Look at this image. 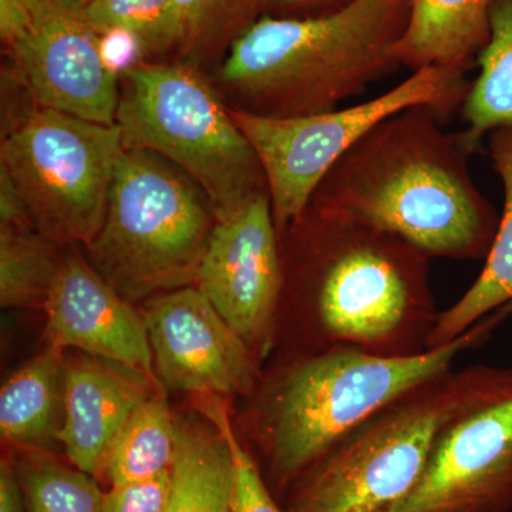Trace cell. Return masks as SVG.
<instances>
[{"label": "cell", "instance_id": "cell-1", "mask_svg": "<svg viewBox=\"0 0 512 512\" xmlns=\"http://www.w3.org/2000/svg\"><path fill=\"white\" fill-rule=\"evenodd\" d=\"M279 237L288 244H281L279 308H295L305 343L299 355L339 346L387 357L429 350L440 313L429 255L313 204Z\"/></svg>", "mask_w": 512, "mask_h": 512}, {"label": "cell", "instance_id": "cell-2", "mask_svg": "<svg viewBox=\"0 0 512 512\" xmlns=\"http://www.w3.org/2000/svg\"><path fill=\"white\" fill-rule=\"evenodd\" d=\"M444 121L423 106L380 121L333 165L311 204L396 235L430 258H487L501 215Z\"/></svg>", "mask_w": 512, "mask_h": 512}, {"label": "cell", "instance_id": "cell-3", "mask_svg": "<svg viewBox=\"0 0 512 512\" xmlns=\"http://www.w3.org/2000/svg\"><path fill=\"white\" fill-rule=\"evenodd\" d=\"M512 313V302L463 335L421 355L387 357L332 348L293 355L271 375L262 373L252 399L251 439L276 500L350 431L417 384L443 375L484 345Z\"/></svg>", "mask_w": 512, "mask_h": 512}, {"label": "cell", "instance_id": "cell-4", "mask_svg": "<svg viewBox=\"0 0 512 512\" xmlns=\"http://www.w3.org/2000/svg\"><path fill=\"white\" fill-rule=\"evenodd\" d=\"M409 12L410 0H352L322 15L262 16L229 47L218 89L256 116L336 110L400 66Z\"/></svg>", "mask_w": 512, "mask_h": 512}, {"label": "cell", "instance_id": "cell-5", "mask_svg": "<svg viewBox=\"0 0 512 512\" xmlns=\"http://www.w3.org/2000/svg\"><path fill=\"white\" fill-rule=\"evenodd\" d=\"M512 394V369L474 365L417 384L350 431L284 497V512H387L448 427Z\"/></svg>", "mask_w": 512, "mask_h": 512}, {"label": "cell", "instance_id": "cell-6", "mask_svg": "<svg viewBox=\"0 0 512 512\" xmlns=\"http://www.w3.org/2000/svg\"><path fill=\"white\" fill-rule=\"evenodd\" d=\"M200 185L165 158L126 150L87 261L127 301L195 286L215 227Z\"/></svg>", "mask_w": 512, "mask_h": 512}, {"label": "cell", "instance_id": "cell-7", "mask_svg": "<svg viewBox=\"0 0 512 512\" xmlns=\"http://www.w3.org/2000/svg\"><path fill=\"white\" fill-rule=\"evenodd\" d=\"M119 76L116 124L124 148L151 151L184 171L207 195L217 220L268 190L231 107L200 70L138 62Z\"/></svg>", "mask_w": 512, "mask_h": 512}, {"label": "cell", "instance_id": "cell-8", "mask_svg": "<svg viewBox=\"0 0 512 512\" xmlns=\"http://www.w3.org/2000/svg\"><path fill=\"white\" fill-rule=\"evenodd\" d=\"M124 151L117 124L35 106L3 136L0 171L40 234L62 248L87 245L106 218Z\"/></svg>", "mask_w": 512, "mask_h": 512}, {"label": "cell", "instance_id": "cell-9", "mask_svg": "<svg viewBox=\"0 0 512 512\" xmlns=\"http://www.w3.org/2000/svg\"><path fill=\"white\" fill-rule=\"evenodd\" d=\"M466 73L424 67L365 103L301 117H264L231 109L264 170L279 235L311 204L333 165L387 117L430 107L447 120L466 100Z\"/></svg>", "mask_w": 512, "mask_h": 512}, {"label": "cell", "instance_id": "cell-10", "mask_svg": "<svg viewBox=\"0 0 512 512\" xmlns=\"http://www.w3.org/2000/svg\"><path fill=\"white\" fill-rule=\"evenodd\" d=\"M282 282L271 197L259 191L215 222L195 286L264 362L275 346Z\"/></svg>", "mask_w": 512, "mask_h": 512}, {"label": "cell", "instance_id": "cell-11", "mask_svg": "<svg viewBox=\"0 0 512 512\" xmlns=\"http://www.w3.org/2000/svg\"><path fill=\"white\" fill-rule=\"evenodd\" d=\"M143 318L158 380L168 389L227 399L255 393L261 360L197 286L147 299Z\"/></svg>", "mask_w": 512, "mask_h": 512}, {"label": "cell", "instance_id": "cell-12", "mask_svg": "<svg viewBox=\"0 0 512 512\" xmlns=\"http://www.w3.org/2000/svg\"><path fill=\"white\" fill-rule=\"evenodd\" d=\"M32 28L12 55L35 106L96 123L116 124L120 76L99 35L56 0H28Z\"/></svg>", "mask_w": 512, "mask_h": 512}, {"label": "cell", "instance_id": "cell-13", "mask_svg": "<svg viewBox=\"0 0 512 512\" xmlns=\"http://www.w3.org/2000/svg\"><path fill=\"white\" fill-rule=\"evenodd\" d=\"M512 394L448 427L410 493L387 512H511Z\"/></svg>", "mask_w": 512, "mask_h": 512}, {"label": "cell", "instance_id": "cell-14", "mask_svg": "<svg viewBox=\"0 0 512 512\" xmlns=\"http://www.w3.org/2000/svg\"><path fill=\"white\" fill-rule=\"evenodd\" d=\"M45 313L46 346L123 363L158 380L143 315L77 252L63 255Z\"/></svg>", "mask_w": 512, "mask_h": 512}, {"label": "cell", "instance_id": "cell-15", "mask_svg": "<svg viewBox=\"0 0 512 512\" xmlns=\"http://www.w3.org/2000/svg\"><path fill=\"white\" fill-rule=\"evenodd\" d=\"M63 373L59 443L69 463L99 480L111 441L124 421L163 386L136 367L80 352L64 355Z\"/></svg>", "mask_w": 512, "mask_h": 512}, {"label": "cell", "instance_id": "cell-16", "mask_svg": "<svg viewBox=\"0 0 512 512\" xmlns=\"http://www.w3.org/2000/svg\"><path fill=\"white\" fill-rule=\"evenodd\" d=\"M491 0H410L397 57L413 72L440 67L466 73L487 45Z\"/></svg>", "mask_w": 512, "mask_h": 512}, {"label": "cell", "instance_id": "cell-17", "mask_svg": "<svg viewBox=\"0 0 512 512\" xmlns=\"http://www.w3.org/2000/svg\"><path fill=\"white\" fill-rule=\"evenodd\" d=\"M488 154L504 185V211L483 271L450 308L439 313L427 349L446 345L512 302V124L488 134Z\"/></svg>", "mask_w": 512, "mask_h": 512}, {"label": "cell", "instance_id": "cell-18", "mask_svg": "<svg viewBox=\"0 0 512 512\" xmlns=\"http://www.w3.org/2000/svg\"><path fill=\"white\" fill-rule=\"evenodd\" d=\"M63 365V350L46 346L3 384L0 392L3 443L25 453H52L63 427Z\"/></svg>", "mask_w": 512, "mask_h": 512}, {"label": "cell", "instance_id": "cell-19", "mask_svg": "<svg viewBox=\"0 0 512 512\" xmlns=\"http://www.w3.org/2000/svg\"><path fill=\"white\" fill-rule=\"evenodd\" d=\"M173 490L165 512H232V456L220 430L204 417L175 416Z\"/></svg>", "mask_w": 512, "mask_h": 512}, {"label": "cell", "instance_id": "cell-20", "mask_svg": "<svg viewBox=\"0 0 512 512\" xmlns=\"http://www.w3.org/2000/svg\"><path fill=\"white\" fill-rule=\"evenodd\" d=\"M487 45L478 56L477 79L461 104L466 128L458 138L470 156L484 153V138L512 124V0H491Z\"/></svg>", "mask_w": 512, "mask_h": 512}, {"label": "cell", "instance_id": "cell-21", "mask_svg": "<svg viewBox=\"0 0 512 512\" xmlns=\"http://www.w3.org/2000/svg\"><path fill=\"white\" fill-rule=\"evenodd\" d=\"M177 420L163 389L143 400L111 441L99 480L109 487L147 480L171 470Z\"/></svg>", "mask_w": 512, "mask_h": 512}, {"label": "cell", "instance_id": "cell-22", "mask_svg": "<svg viewBox=\"0 0 512 512\" xmlns=\"http://www.w3.org/2000/svg\"><path fill=\"white\" fill-rule=\"evenodd\" d=\"M35 225L0 224V305L45 311L63 254Z\"/></svg>", "mask_w": 512, "mask_h": 512}, {"label": "cell", "instance_id": "cell-23", "mask_svg": "<svg viewBox=\"0 0 512 512\" xmlns=\"http://www.w3.org/2000/svg\"><path fill=\"white\" fill-rule=\"evenodd\" d=\"M181 62L202 64L227 55L229 47L258 19L261 0H174Z\"/></svg>", "mask_w": 512, "mask_h": 512}, {"label": "cell", "instance_id": "cell-24", "mask_svg": "<svg viewBox=\"0 0 512 512\" xmlns=\"http://www.w3.org/2000/svg\"><path fill=\"white\" fill-rule=\"evenodd\" d=\"M28 512H103L104 493L97 478L50 453L13 458Z\"/></svg>", "mask_w": 512, "mask_h": 512}, {"label": "cell", "instance_id": "cell-25", "mask_svg": "<svg viewBox=\"0 0 512 512\" xmlns=\"http://www.w3.org/2000/svg\"><path fill=\"white\" fill-rule=\"evenodd\" d=\"M80 15L99 36L130 37L141 55L177 46L174 0H90Z\"/></svg>", "mask_w": 512, "mask_h": 512}, {"label": "cell", "instance_id": "cell-26", "mask_svg": "<svg viewBox=\"0 0 512 512\" xmlns=\"http://www.w3.org/2000/svg\"><path fill=\"white\" fill-rule=\"evenodd\" d=\"M197 409L221 431L231 450L232 512H284L251 451L235 431L227 397L198 396Z\"/></svg>", "mask_w": 512, "mask_h": 512}, {"label": "cell", "instance_id": "cell-27", "mask_svg": "<svg viewBox=\"0 0 512 512\" xmlns=\"http://www.w3.org/2000/svg\"><path fill=\"white\" fill-rule=\"evenodd\" d=\"M173 490L171 470L147 480L109 487L103 512H165Z\"/></svg>", "mask_w": 512, "mask_h": 512}, {"label": "cell", "instance_id": "cell-28", "mask_svg": "<svg viewBox=\"0 0 512 512\" xmlns=\"http://www.w3.org/2000/svg\"><path fill=\"white\" fill-rule=\"evenodd\" d=\"M32 28L28 0H0V36L9 53L25 42Z\"/></svg>", "mask_w": 512, "mask_h": 512}, {"label": "cell", "instance_id": "cell-29", "mask_svg": "<svg viewBox=\"0 0 512 512\" xmlns=\"http://www.w3.org/2000/svg\"><path fill=\"white\" fill-rule=\"evenodd\" d=\"M0 512H28L12 457L0 461Z\"/></svg>", "mask_w": 512, "mask_h": 512}, {"label": "cell", "instance_id": "cell-30", "mask_svg": "<svg viewBox=\"0 0 512 512\" xmlns=\"http://www.w3.org/2000/svg\"><path fill=\"white\" fill-rule=\"evenodd\" d=\"M336 2H338L339 8H342L352 0H261V12H266V15L269 16H275V13H278V16H285L286 13L299 12V10Z\"/></svg>", "mask_w": 512, "mask_h": 512}, {"label": "cell", "instance_id": "cell-31", "mask_svg": "<svg viewBox=\"0 0 512 512\" xmlns=\"http://www.w3.org/2000/svg\"><path fill=\"white\" fill-rule=\"evenodd\" d=\"M56 2L63 6V8L72 10L74 13H82V10L86 8L90 0H56Z\"/></svg>", "mask_w": 512, "mask_h": 512}]
</instances>
